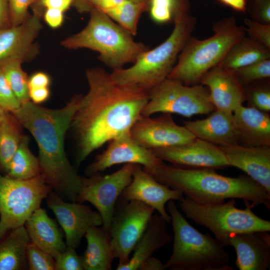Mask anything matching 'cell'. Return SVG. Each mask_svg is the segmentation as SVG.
Segmentation results:
<instances>
[{
  "mask_svg": "<svg viewBox=\"0 0 270 270\" xmlns=\"http://www.w3.org/2000/svg\"><path fill=\"white\" fill-rule=\"evenodd\" d=\"M86 76L88 91L81 95L70 128L76 144L77 165L106 143L130 130L148 100V92L116 84L103 68H88Z\"/></svg>",
  "mask_w": 270,
  "mask_h": 270,
  "instance_id": "1",
  "label": "cell"
},
{
  "mask_svg": "<svg viewBox=\"0 0 270 270\" xmlns=\"http://www.w3.org/2000/svg\"><path fill=\"white\" fill-rule=\"evenodd\" d=\"M80 96H74L57 109L46 108L30 100L12 112L36 142L41 176L46 182L60 196L71 202H76L82 176L68 160L64 139Z\"/></svg>",
  "mask_w": 270,
  "mask_h": 270,
  "instance_id": "2",
  "label": "cell"
},
{
  "mask_svg": "<svg viewBox=\"0 0 270 270\" xmlns=\"http://www.w3.org/2000/svg\"><path fill=\"white\" fill-rule=\"evenodd\" d=\"M143 168L160 182L198 204H218L238 198L254 206L262 204L270 208V194L248 175L229 177L214 169L184 168L164 161Z\"/></svg>",
  "mask_w": 270,
  "mask_h": 270,
  "instance_id": "3",
  "label": "cell"
},
{
  "mask_svg": "<svg viewBox=\"0 0 270 270\" xmlns=\"http://www.w3.org/2000/svg\"><path fill=\"white\" fill-rule=\"evenodd\" d=\"M132 36L106 13L92 8L86 26L62 40L60 44L68 50L88 48L98 52L100 60L113 70L133 64L148 49Z\"/></svg>",
  "mask_w": 270,
  "mask_h": 270,
  "instance_id": "4",
  "label": "cell"
},
{
  "mask_svg": "<svg viewBox=\"0 0 270 270\" xmlns=\"http://www.w3.org/2000/svg\"><path fill=\"white\" fill-rule=\"evenodd\" d=\"M174 22V29L164 42L141 54L131 66L112 70V80L148 92L167 78L196 24V18L186 14L176 17Z\"/></svg>",
  "mask_w": 270,
  "mask_h": 270,
  "instance_id": "5",
  "label": "cell"
},
{
  "mask_svg": "<svg viewBox=\"0 0 270 270\" xmlns=\"http://www.w3.org/2000/svg\"><path fill=\"white\" fill-rule=\"evenodd\" d=\"M173 232L172 254L164 264V270H232L224 246L208 233L202 234L193 227L176 206L168 202Z\"/></svg>",
  "mask_w": 270,
  "mask_h": 270,
  "instance_id": "6",
  "label": "cell"
},
{
  "mask_svg": "<svg viewBox=\"0 0 270 270\" xmlns=\"http://www.w3.org/2000/svg\"><path fill=\"white\" fill-rule=\"evenodd\" d=\"M244 30L234 19L226 18L214 26V34L199 40L191 36L180 52L168 78L184 85L200 82L211 69L218 66L230 48L244 36Z\"/></svg>",
  "mask_w": 270,
  "mask_h": 270,
  "instance_id": "7",
  "label": "cell"
},
{
  "mask_svg": "<svg viewBox=\"0 0 270 270\" xmlns=\"http://www.w3.org/2000/svg\"><path fill=\"white\" fill-rule=\"evenodd\" d=\"M178 201L186 218L208 229L224 247L236 234L270 230V222L256 215L250 202L240 209L234 198L226 202L202 204L183 196Z\"/></svg>",
  "mask_w": 270,
  "mask_h": 270,
  "instance_id": "8",
  "label": "cell"
},
{
  "mask_svg": "<svg viewBox=\"0 0 270 270\" xmlns=\"http://www.w3.org/2000/svg\"><path fill=\"white\" fill-rule=\"evenodd\" d=\"M52 190L41 175L17 180L0 174V240L24 226Z\"/></svg>",
  "mask_w": 270,
  "mask_h": 270,
  "instance_id": "9",
  "label": "cell"
},
{
  "mask_svg": "<svg viewBox=\"0 0 270 270\" xmlns=\"http://www.w3.org/2000/svg\"><path fill=\"white\" fill-rule=\"evenodd\" d=\"M148 93V100L142 114L144 116L162 112L190 118L208 114L215 110L208 88L201 84L186 86L167 78Z\"/></svg>",
  "mask_w": 270,
  "mask_h": 270,
  "instance_id": "10",
  "label": "cell"
},
{
  "mask_svg": "<svg viewBox=\"0 0 270 270\" xmlns=\"http://www.w3.org/2000/svg\"><path fill=\"white\" fill-rule=\"evenodd\" d=\"M155 210L136 200H118L109 228L112 246L118 264L126 263Z\"/></svg>",
  "mask_w": 270,
  "mask_h": 270,
  "instance_id": "11",
  "label": "cell"
},
{
  "mask_svg": "<svg viewBox=\"0 0 270 270\" xmlns=\"http://www.w3.org/2000/svg\"><path fill=\"white\" fill-rule=\"evenodd\" d=\"M134 164H126L109 174L100 173L82 177L76 202L90 203L100 214L104 226L109 229L116 203L130 182Z\"/></svg>",
  "mask_w": 270,
  "mask_h": 270,
  "instance_id": "12",
  "label": "cell"
},
{
  "mask_svg": "<svg viewBox=\"0 0 270 270\" xmlns=\"http://www.w3.org/2000/svg\"><path fill=\"white\" fill-rule=\"evenodd\" d=\"M130 132L135 140L150 150L182 145L196 138L184 126L176 124L168 113L156 118L142 115Z\"/></svg>",
  "mask_w": 270,
  "mask_h": 270,
  "instance_id": "13",
  "label": "cell"
},
{
  "mask_svg": "<svg viewBox=\"0 0 270 270\" xmlns=\"http://www.w3.org/2000/svg\"><path fill=\"white\" fill-rule=\"evenodd\" d=\"M108 143L107 148L86 168V174L88 176L100 173L114 165L134 164H140L144 168H150L162 161L152 150L135 140L130 130L117 136Z\"/></svg>",
  "mask_w": 270,
  "mask_h": 270,
  "instance_id": "14",
  "label": "cell"
},
{
  "mask_svg": "<svg viewBox=\"0 0 270 270\" xmlns=\"http://www.w3.org/2000/svg\"><path fill=\"white\" fill-rule=\"evenodd\" d=\"M162 161L188 168H224L230 166L219 146L200 138L182 145L152 150Z\"/></svg>",
  "mask_w": 270,
  "mask_h": 270,
  "instance_id": "15",
  "label": "cell"
},
{
  "mask_svg": "<svg viewBox=\"0 0 270 270\" xmlns=\"http://www.w3.org/2000/svg\"><path fill=\"white\" fill-rule=\"evenodd\" d=\"M46 204L63 229L68 246L76 248L90 227L102 224L97 210L82 203L65 202L56 192L48 194Z\"/></svg>",
  "mask_w": 270,
  "mask_h": 270,
  "instance_id": "16",
  "label": "cell"
},
{
  "mask_svg": "<svg viewBox=\"0 0 270 270\" xmlns=\"http://www.w3.org/2000/svg\"><path fill=\"white\" fill-rule=\"evenodd\" d=\"M42 16L34 12L22 24L0 31V66L14 60L23 63L38 54L34 41L42 27Z\"/></svg>",
  "mask_w": 270,
  "mask_h": 270,
  "instance_id": "17",
  "label": "cell"
},
{
  "mask_svg": "<svg viewBox=\"0 0 270 270\" xmlns=\"http://www.w3.org/2000/svg\"><path fill=\"white\" fill-rule=\"evenodd\" d=\"M183 194L156 180L142 166L135 164L132 180L124 188L120 198L124 200H136L152 207L167 222L170 217L166 208L170 200H178Z\"/></svg>",
  "mask_w": 270,
  "mask_h": 270,
  "instance_id": "18",
  "label": "cell"
},
{
  "mask_svg": "<svg viewBox=\"0 0 270 270\" xmlns=\"http://www.w3.org/2000/svg\"><path fill=\"white\" fill-rule=\"evenodd\" d=\"M200 82L208 88L216 110L233 112L246 99L244 88L234 72L220 65L210 70Z\"/></svg>",
  "mask_w": 270,
  "mask_h": 270,
  "instance_id": "19",
  "label": "cell"
},
{
  "mask_svg": "<svg viewBox=\"0 0 270 270\" xmlns=\"http://www.w3.org/2000/svg\"><path fill=\"white\" fill-rule=\"evenodd\" d=\"M230 166L238 168L270 194V146H219Z\"/></svg>",
  "mask_w": 270,
  "mask_h": 270,
  "instance_id": "20",
  "label": "cell"
},
{
  "mask_svg": "<svg viewBox=\"0 0 270 270\" xmlns=\"http://www.w3.org/2000/svg\"><path fill=\"white\" fill-rule=\"evenodd\" d=\"M268 231L240 233L232 236L228 246L236 253L235 265L240 270H266L270 268Z\"/></svg>",
  "mask_w": 270,
  "mask_h": 270,
  "instance_id": "21",
  "label": "cell"
},
{
  "mask_svg": "<svg viewBox=\"0 0 270 270\" xmlns=\"http://www.w3.org/2000/svg\"><path fill=\"white\" fill-rule=\"evenodd\" d=\"M184 126L196 138L218 146L238 142L233 112L215 109L204 118L184 121Z\"/></svg>",
  "mask_w": 270,
  "mask_h": 270,
  "instance_id": "22",
  "label": "cell"
},
{
  "mask_svg": "<svg viewBox=\"0 0 270 270\" xmlns=\"http://www.w3.org/2000/svg\"><path fill=\"white\" fill-rule=\"evenodd\" d=\"M167 222L158 213H154L128 261L118 264L116 270H138L153 254L169 244L172 237L167 229Z\"/></svg>",
  "mask_w": 270,
  "mask_h": 270,
  "instance_id": "23",
  "label": "cell"
},
{
  "mask_svg": "<svg viewBox=\"0 0 270 270\" xmlns=\"http://www.w3.org/2000/svg\"><path fill=\"white\" fill-rule=\"evenodd\" d=\"M233 114L238 142L247 146H270V118L253 106H239Z\"/></svg>",
  "mask_w": 270,
  "mask_h": 270,
  "instance_id": "24",
  "label": "cell"
},
{
  "mask_svg": "<svg viewBox=\"0 0 270 270\" xmlns=\"http://www.w3.org/2000/svg\"><path fill=\"white\" fill-rule=\"evenodd\" d=\"M24 226L30 240L54 258L67 246L56 222L40 207L32 214Z\"/></svg>",
  "mask_w": 270,
  "mask_h": 270,
  "instance_id": "25",
  "label": "cell"
},
{
  "mask_svg": "<svg viewBox=\"0 0 270 270\" xmlns=\"http://www.w3.org/2000/svg\"><path fill=\"white\" fill-rule=\"evenodd\" d=\"M84 236L86 250L81 256L84 270H110L114 258L110 230L103 226H92Z\"/></svg>",
  "mask_w": 270,
  "mask_h": 270,
  "instance_id": "26",
  "label": "cell"
},
{
  "mask_svg": "<svg viewBox=\"0 0 270 270\" xmlns=\"http://www.w3.org/2000/svg\"><path fill=\"white\" fill-rule=\"evenodd\" d=\"M30 242L24 225L6 234L0 240V270L28 269L26 250Z\"/></svg>",
  "mask_w": 270,
  "mask_h": 270,
  "instance_id": "27",
  "label": "cell"
},
{
  "mask_svg": "<svg viewBox=\"0 0 270 270\" xmlns=\"http://www.w3.org/2000/svg\"><path fill=\"white\" fill-rule=\"evenodd\" d=\"M269 50L252 38L244 36L230 48L218 65L235 72L258 61L270 59Z\"/></svg>",
  "mask_w": 270,
  "mask_h": 270,
  "instance_id": "28",
  "label": "cell"
},
{
  "mask_svg": "<svg viewBox=\"0 0 270 270\" xmlns=\"http://www.w3.org/2000/svg\"><path fill=\"white\" fill-rule=\"evenodd\" d=\"M22 128L12 113L6 112L0 125V170L5 174L24 136Z\"/></svg>",
  "mask_w": 270,
  "mask_h": 270,
  "instance_id": "29",
  "label": "cell"
},
{
  "mask_svg": "<svg viewBox=\"0 0 270 270\" xmlns=\"http://www.w3.org/2000/svg\"><path fill=\"white\" fill-rule=\"evenodd\" d=\"M29 142L28 136L24 134L4 175L17 180H29L41 175L38 157L30 150Z\"/></svg>",
  "mask_w": 270,
  "mask_h": 270,
  "instance_id": "30",
  "label": "cell"
},
{
  "mask_svg": "<svg viewBox=\"0 0 270 270\" xmlns=\"http://www.w3.org/2000/svg\"><path fill=\"white\" fill-rule=\"evenodd\" d=\"M148 7V3L125 0L104 13L132 36H134L136 34L140 16Z\"/></svg>",
  "mask_w": 270,
  "mask_h": 270,
  "instance_id": "31",
  "label": "cell"
},
{
  "mask_svg": "<svg viewBox=\"0 0 270 270\" xmlns=\"http://www.w3.org/2000/svg\"><path fill=\"white\" fill-rule=\"evenodd\" d=\"M22 62L14 60L0 66L10 86L22 104L30 100L28 76L22 66Z\"/></svg>",
  "mask_w": 270,
  "mask_h": 270,
  "instance_id": "32",
  "label": "cell"
},
{
  "mask_svg": "<svg viewBox=\"0 0 270 270\" xmlns=\"http://www.w3.org/2000/svg\"><path fill=\"white\" fill-rule=\"evenodd\" d=\"M26 256L28 270H54V258L38 248L30 240L27 246Z\"/></svg>",
  "mask_w": 270,
  "mask_h": 270,
  "instance_id": "33",
  "label": "cell"
},
{
  "mask_svg": "<svg viewBox=\"0 0 270 270\" xmlns=\"http://www.w3.org/2000/svg\"><path fill=\"white\" fill-rule=\"evenodd\" d=\"M238 79L248 83L270 77V60L266 59L250 64L234 72Z\"/></svg>",
  "mask_w": 270,
  "mask_h": 270,
  "instance_id": "34",
  "label": "cell"
},
{
  "mask_svg": "<svg viewBox=\"0 0 270 270\" xmlns=\"http://www.w3.org/2000/svg\"><path fill=\"white\" fill-rule=\"evenodd\" d=\"M56 270H83L81 256L76 252V248L68 246L62 252L54 258Z\"/></svg>",
  "mask_w": 270,
  "mask_h": 270,
  "instance_id": "35",
  "label": "cell"
},
{
  "mask_svg": "<svg viewBox=\"0 0 270 270\" xmlns=\"http://www.w3.org/2000/svg\"><path fill=\"white\" fill-rule=\"evenodd\" d=\"M20 106L0 67V106L6 112H14Z\"/></svg>",
  "mask_w": 270,
  "mask_h": 270,
  "instance_id": "36",
  "label": "cell"
},
{
  "mask_svg": "<svg viewBox=\"0 0 270 270\" xmlns=\"http://www.w3.org/2000/svg\"><path fill=\"white\" fill-rule=\"evenodd\" d=\"M244 29L250 38L270 49V24L258 22L250 19L244 20Z\"/></svg>",
  "mask_w": 270,
  "mask_h": 270,
  "instance_id": "37",
  "label": "cell"
},
{
  "mask_svg": "<svg viewBox=\"0 0 270 270\" xmlns=\"http://www.w3.org/2000/svg\"><path fill=\"white\" fill-rule=\"evenodd\" d=\"M36 0H8L10 21L12 26H18L30 16L29 7Z\"/></svg>",
  "mask_w": 270,
  "mask_h": 270,
  "instance_id": "38",
  "label": "cell"
},
{
  "mask_svg": "<svg viewBox=\"0 0 270 270\" xmlns=\"http://www.w3.org/2000/svg\"><path fill=\"white\" fill-rule=\"evenodd\" d=\"M250 100L253 107L264 112L270 110V90L267 88H258L251 92Z\"/></svg>",
  "mask_w": 270,
  "mask_h": 270,
  "instance_id": "39",
  "label": "cell"
},
{
  "mask_svg": "<svg viewBox=\"0 0 270 270\" xmlns=\"http://www.w3.org/2000/svg\"><path fill=\"white\" fill-rule=\"evenodd\" d=\"M63 12L54 8H46L42 16L44 22L52 28L61 26L64 21Z\"/></svg>",
  "mask_w": 270,
  "mask_h": 270,
  "instance_id": "40",
  "label": "cell"
},
{
  "mask_svg": "<svg viewBox=\"0 0 270 270\" xmlns=\"http://www.w3.org/2000/svg\"><path fill=\"white\" fill-rule=\"evenodd\" d=\"M51 83L50 76L44 72H38L28 77V88L49 87Z\"/></svg>",
  "mask_w": 270,
  "mask_h": 270,
  "instance_id": "41",
  "label": "cell"
},
{
  "mask_svg": "<svg viewBox=\"0 0 270 270\" xmlns=\"http://www.w3.org/2000/svg\"><path fill=\"white\" fill-rule=\"evenodd\" d=\"M29 98L34 104H40L46 102L50 96L49 87L29 88Z\"/></svg>",
  "mask_w": 270,
  "mask_h": 270,
  "instance_id": "42",
  "label": "cell"
},
{
  "mask_svg": "<svg viewBox=\"0 0 270 270\" xmlns=\"http://www.w3.org/2000/svg\"><path fill=\"white\" fill-rule=\"evenodd\" d=\"M256 15L260 22L270 24V0H257Z\"/></svg>",
  "mask_w": 270,
  "mask_h": 270,
  "instance_id": "43",
  "label": "cell"
},
{
  "mask_svg": "<svg viewBox=\"0 0 270 270\" xmlns=\"http://www.w3.org/2000/svg\"><path fill=\"white\" fill-rule=\"evenodd\" d=\"M72 0H40L39 6L46 8H54L64 12L72 5Z\"/></svg>",
  "mask_w": 270,
  "mask_h": 270,
  "instance_id": "44",
  "label": "cell"
},
{
  "mask_svg": "<svg viewBox=\"0 0 270 270\" xmlns=\"http://www.w3.org/2000/svg\"><path fill=\"white\" fill-rule=\"evenodd\" d=\"M11 26L8 0H0V31Z\"/></svg>",
  "mask_w": 270,
  "mask_h": 270,
  "instance_id": "45",
  "label": "cell"
},
{
  "mask_svg": "<svg viewBox=\"0 0 270 270\" xmlns=\"http://www.w3.org/2000/svg\"><path fill=\"white\" fill-rule=\"evenodd\" d=\"M125 0H90L93 8L103 12L113 8Z\"/></svg>",
  "mask_w": 270,
  "mask_h": 270,
  "instance_id": "46",
  "label": "cell"
},
{
  "mask_svg": "<svg viewBox=\"0 0 270 270\" xmlns=\"http://www.w3.org/2000/svg\"><path fill=\"white\" fill-rule=\"evenodd\" d=\"M164 264L158 258L150 256L142 264L140 270H162Z\"/></svg>",
  "mask_w": 270,
  "mask_h": 270,
  "instance_id": "47",
  "label": "cell"
},
{
  "mask_svg": "<svg viewBox=\"0 0 270 270\" xmlns=\"http://www.w3.org/2000/svg\"><path fill=\"white\" fill-rule=\"evenodd\" d=\"M72 5L80 13L90 12L93 8L90 0H72Z\"/></svg>",
  "mask_w": 270,
  "mask_h": 270,
  "instance_id": "48",
  "label": "cell"
},
{
  "mask_svg": "<svg viewBox=\"0 0 270 270\" xmlns=\"http://www.w3.org/2000/svg\"><path fill=\"white\" fill-rule=\"evenodd\" d=\"M220 2L232 8L239 11L244 12L246 7V0H219Z\"/></svg>",
  "mask_w": 270,
  "mask_h": 270,
  "instance_id": "49",
  "label": "cell"
},
{
  "mask_svg": "<svg viewBox=\"0 0 270 270\" xmlns=\"http://www.w3.org/2000/svg\"><path fill=\"white\" fill-rule=\"evenodd\" d=\"M184 8L188 10V4L186 0H176Z\"/></svg>",
  "mask_w": 270,
  "mask_h": 270,
  "instance_id": "50",
  "label": "cell"
},
{
  "mask_svg": "<svg viewBox=\"0 0 270 270\" xmlns=\"http://www.w3.org/2000/svg\"><path fill=\"white\" fill-rule=\"evenodd\" d=\"M6 111L4 110L0 106V125L2 123V122L3 120L5 112Z\"/></svg>",
  "mask_w": 270,
  "mask_h": 270,
  "instance_id": "51",
  "label": "cell"
},
{
  "mask_svg": "<svg viewBox=\"0 0 270 270\" xmlns=\"http://www.w3.org/2000/svg\"><path fill=\"white\" fill-rule=\"evenodd\" d=\"M136 2H146L149 4L148 0H131Z\"/></svg>",
  "mask_w": 270,
  "mask_h": 270,
  "instance_id": "52",
  "label": "cell"
},
{
  "mask_svg": "<svg viewBox=\"0 0 270 270\" xmlns=\"http://www.w3.org/2000/svg\"><path fill=\"white\" fill-rule=\"evenodd\" d=\"M40 0H36V2H38H38H39Z\"/></svg>",
  "mask_w": 270,
  "mask_h": 270,
  "instance_id": "53",
  "label": "cell"
}]
</instances>
